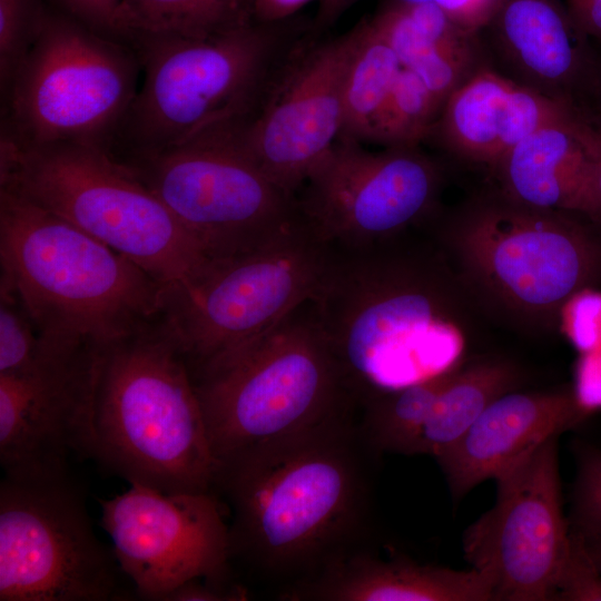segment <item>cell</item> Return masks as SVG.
Returning a JSON list of instances; mask_svg holds the SVG:
<instances>
[{"label": "cell", "instance_id": "cell-1", "mask_svg": "<svg viewBox=\"0 0 601 601\" xmlns=\"http://www.w3.org/2000/svg\"><path fill=\"white\" fill-rule=\"evenodd\" d=\"M355 410L219 462L231 565L279 584V598L366 544L376 453Z\"/></svg>", "mask_w": 601, "mask_h": 601}, {"label": "cell", "instance_id": "cell-2", "mask_svg": "<svg viewBox=\"0 0 601 601\" xmlns=\"http://www.w3.org/2000/svg\"><path fill=\"white\" fill-rule=\"evenodd\" d=\"M460 280L437 253L401 236L335 247L311 299L357 403L462 363Z\"/></svg>", "mask_w": 601, "mask_h": 601}, {"label": "cell", "instance_id": "cell-3", "mask_svg": "<svg viewBox=\"0 0 601 601\" xmlns=\"http://www.w3.org/2000/svg\"><path fill=\"white\" fill-rule=\"evenodd\" d=\"M90 456L130 484L214 491L219 463L187 358L161 314L101 346Z\"/></svg>", "mask_w": 601, "mask_h": 601}, {"label": "cell", "instance_id": "cell-4", "mask_svg": "<svg viewBox=\"0 0 601 601\" xmlns=\"http://www.w3.org/2000/svg\"><path fill=\"white\" fill-rule=\"evenodd\" d=\"M0 286L39 331L106 345L157 317L167 286L63 218L0 188Z\"/></svg>", "mask_w": 601, "mask_h": 601}, {"label": "cell", "instance_id": "cell-5", "mask_svg": "<svg viewBox=\"0 0 601 601\" xmlns=\"http://www.w3.org/2000/svg\"><path fill=\"white\" fill-rule=\"evenodd\" d=\"M597 225L499 191L467 204L441 228L440 239L483 304L525 327L553 329L573 295L601 284Z\"/></svg>", "mask_w": 601, "mask_h": 601}, {"label": "cell", "instance_id": "cell-6", "mask_svg": "<svg viewBox=\"0 0 601 601\" xmlns=\"http://www.w3.org/2000/svg\"><path fill=\"white\" fill-rule=\"evenodd\" d=\"M190 371L218 463L357 406L311 299Z\"/></svg>", "mask_w": 601, "mask_h": 601}, {"label": "cell", "instance_id": "cell-7", "mask_svg": "<svg viewBox=\"0 0 601 601\" xmlns=\"http://www.w3.org/2000/svg\"><path fill=\"white\" fill-rule=\"evenodd\" d=\"M0 188L71 223L167 287L194 278L211 260L165 204L100 148L0 140Z\"/></svg>", "mask_w": 601, "mask_h": 601}, {"label": "cell", "instance_id": "cell-8", "mask_svg": "<svg viewBox=\"0 0 601 601\" xmlns=\"http://www.w3.org/2000/svg\"><path fill=\"white\" fill-rule=\"evenodd\" d=\"M255 20L206 38L131 35L141 78L108 154L124 162L248 119L275 39Z\"/></svg>", "mask_w": 601, "mask_h": 601}, {"label": "cell", "instance_id": "cell-9", "mask_svg": "<svg viewBox=\"0 0 601 601\" xmlns=\"http://www.w3.org/2000/svg\"><path fill=\"white\" fill-rule=\"evenodd\" d=\"M139 78L129 43L47 0L40 32L1 95L0 140L20 147L80 144L109 152Z\"/></svg>", "mask_w": 601, "mask_h": 601}, {"label": "cell", "instance_id": "cell-10", "mask_svg": "<svg viewBox=\"0 0 601 601\" xmlns=\"http://www.w3.org/2000/svg\"><path fill=\"white\" fill-rule=\"evenodd\" d=\"M333 246L304 217L260 247L210 260L167 287L162 316L190 370L266 331L313 298Z\"/></svg>", "mask_w": 601, "mask_h": 601}, {"label": "cell", "instance_id": "cell-11", "mask_svg": "<svg viewBox=\"0 0 601 601\" xmlns=\"http://www.w3.org/2000/svg\"><path fill=\"white\" fill-rule=\"evenodd\" d=\"M238 124L119 161L165 204L211 260L256 249L302 217L298 199L246 154Z\"/></svg>", "mask_w": 601, "mask_h": 601}, {"label": "cell", "instance_id": "cell-12", "mask_svg": "<svg viewBox=\"0 0 601 601\" xmlns=\"http://www.w3.org/2000/svg\"><path fill=\"white\" fill-rule=\"evenodd\" d=\"M124 579L70 475L1 481L0 601L128 600Z\"/></svg>", "mask_w": 601, "mask_h": 601}, {"label": "cell", "instance_id": "cell-13", "mask_svg": "<svg viewBox=\"0 0 601 601\" xmlns=\"http://www.w3.org/2000/svg\"><path fill=\"white\" fill-rule=\"evenodd\" d=\"M42 333V332H41ZM42 333L31 364L0 374V464L4 477L40 482L69 476L75 456H90L100 348Z\"/></svg>", "mask_w": 601, "mask_h": 601}, {"label": "cell", "instance_id": "cell-14", "mask_svg": "<svg viewBox=\"0 0 601 601\" xmlns=\"http://www.w3.org/2000/svg\"><path fill=\"white\" fill-rule=\"evenodd\" d=\"M558 439L494 480V504L463 533L464 558L489 581L493 600H554L571 543Z\"/></svg>", "mask_w": 601, "mask_h": 601}, {"label": "cell", "instance_id": "cell-15", "mask_svg": "<svg viewBox=\"0 0 601 601\" xmlns=\"http://www.w3.org/2000/svg\"><path fill=\"white\" fill-rule=\"evenodd\" d=\"M99 504L102 528L138 599L165 601L190 580L233 584L229 528L214 491L165 493L134 483Z\"/></svg>", "mask_w": 601, "mask_h": 601}, {"label": "cell", "instance_id": "cell-16", "mask_svg": "<svg viewBox=\"0 0 601 601\" xmlns=\"http://www.w3.org/2000/svg\"><path fill=\"white\" fill-rule=\"evenodd\" d=\"M304 217L335 247H362L400 237L433 210L441 171L412 148L370 151L337 141L305 181Z\"/></svg>", "mask_w": 601, "mask_h": 601}, {"label": "cell", "instance_id": "cell-17", "mask_svg": "<svg viewBox=\"0 0 601 601\" xmlns=\"http://www.w3.org/2000/svg\"><path fill=\"white\" fill-rule=\"evenodd\" d=\"M354 41L353 29L315 48L258 115L237 125L246 154L292 195L341 137L343 80Z\"/></svg>", "mask_w": 601, "mask_h": 601}, {"label": "cell", "instance_id": "cell-18", "mask_svg": "<svg viewBox=\"0 0 601 601\" xmlns=\"http://www.w3.org/2000/svg\"><path fill=\"white\" fill-rule=\"evenodd\" d=\"M573 390L505 393L435 459L460 500L480 483L508 472L545 441L590 413Z\"/></svg>", "mask_w": 601, "mask_h": 601}, {"label": "cell", "instance_id": "cell-19", "mask_svg": "<svg viewBox=\"0 0 601 601\" xmlns=\"http://www.w3.org/2000/svg\"><path fill=\"white\" fill-rule=\"evenodd\" d=\"M486 28L512 79L593 114L582 99L598 69L561 0H502Z\"/></svg>", "mask_w": 601, "mask_h": 601}, {"label": "cell", "instance_id": "cell-20", "mask_svg": "<svg viewBox=\"0 0 601 601\" xmlns=\"http://www.w3.org/2000/svg\"><path fill=\"white\" fill-rule=\"evenodd\" d=\"M577 111L588 112L482 67L449 97L433 130L452 154L493 168L525 137Z\"/></svg>", "mask_w": 601, "mask_h": 601}, {"label": "cell", "instance_id": "cell-21", "mask_svg": "<svg viewBox=\"0 0 601 601\" xmlns=\"http://www.w3.org/2000/svg\"><path fill=\"white\" fill-rule=\"evenodd\" d=\"M597 118L577 111L521 140L493 167L500 193L530 207L582 215L588 184L601 158Z\"/></svg>", "mask_w": 601, "mask_h": 601}, {"label": "cell", "instance_id": "cell-22", "mask_svg": "<svg viewBox=\"0 0 601 601\" xmlns=\"http://www.w3.org/2000/svg\"><path fill=\"white\" fill-rule=\"evenodd\" d=\"M279 599L487 601L493 600V594L489 581L475 569L454 570L406 559L384 560L362 546Z\"/></svg>", "mask_w": 601, "mask_h": 601}, {"label": "cell", "instance_id": "cell-23", "mask_svg": "<svg viewBox=\"0 0 601 601\" xmlns=\"http://www.w3.org/2000/svg\"><path fill=\"white\" fill-rule=\"evenodd\" d=\"M520 382L519 370L505 359L490 358L462 365L439 394L416 454L435 459L456 442L492 402L516 390Z\"/></svg>", "mask_w": 601, "mask_h": 601}, {"label": "cell", "instance_id": "cell-24", "mask_svg": "<svg viewBox=\"0 0 601 601\" xmlns=\"http://www.w3.org/2000/svg\"><path fill=\"white\" fill-rule=\"evenodd\" d=\"M462 365L463 362L428 378L363 398L358 403V425L368 446L376 454L415 455L439 394Z\"/></svg>", "mask_w": 601, "mask_h": 601}, {"label": "cell", "instance_id": "cell-25", "mask_svg": "<svg viewBox=\"0 0 601 601\" xmlns=\"http://www.w3.org/2000/svg\"><path fill=\"white\" fill-rule=\"evenodd\" d=\"M252 0H120L118 38H206L253 21Z\"/></svg>", "mask_w": 601, "mask_h": 601}, {"label": "cell", "instance_id": "cell-26", "mask_svg": "<svg viewBox=\"0 0 601 601\" xmlns=\"http://www.w3.org/2000/svg\"><path fill=\"white\" fill-rule=\"evenodd\" d=\"M355 41L342 90V139L367 140L371 128L403 68L371 20L354 28Z\"/></svg>", "mask_w": 601, "mask_h": 601}, {"label": "cell", "instance_id": "cell-27", "mask_svg": "<svg viewBox=\"0 0 601 601\" xmlns=\"http://www.w3.org/2000/svg\"><path fill=\"white\" fill-rule=\"evenodd\" d=\"M403 68L431 51L477 37L433 0H390L371 19Z\"/></svg>", "mask_w": 601, "mask_h": 601}, {"label": "cell", "instance_id": "cell-28", "mask_svg": "<svg viewBox=\"0 0 601 601\" xmlns=\"http://www.w3.org/2000/svg\"><path fill=\"white\" fill-rule=\"evenodd\" d=\"M442 107L422 80L402 68L371 128L368 141L412 148L434 128Z\"/></svg>", "mask_w": 601, "mask_h": 601}, {"label": "cell", "instance_id": "cell-29", "mask_svg": "<svg viewBox=\"0 0 601 601\" xmlns=\"http://www.w3.org/2000/svg\"><path fill=\"white\" fill-rule=\"evenodd\" d=\"M47 0H0V89L3 95L36 41Z\"/></svg>", "mask_w": 601, "mask_h": 601}, {"label": "cell", "instance_id": "cell-30", "mask_svg": "<svg viewBox=\"0 0 601 601\" xmlns=\"http://www.w3.org/2000/svg\"><path fill=\"white\" fill-rule=\"evenodd\" d=\"M41 339V332L18 296L0 286V374H16L27 368Z\"/></svg>", "mask_w": 601, "mask_h": 601}, {"label": "cell", "instance_id": "cell-31", "mask_svg": "<svg viewBox=\"0 0 601 601\" xmlns=\"http://www.w3.org/2000/svg\"><path fill=\"white\" fill-rule=\"evenodd\" d=\"M577 456L574 531L587 540H601V450L579 445Z\"/></svg>", "mask_w": 601, "mask_h": 601}, {"label": "cell", "instance_id": "cell-32", "mask_svg": "<svg viewBox=\"0 0 601 601\" xmlns=\"http://www.w3.org/2000/svg\"><path fill=\"white\" fill-rule=\"evenodd\" d=\"M554 600L601 601V570L584 538L571 531L569 554L560 574Z\"/></svg>", "mask_w": 601, "mask_h": 601}, {"label": "cell", "instance_id": "cell-33", "mask_svg": "<svg viewBox=\"0 0 601 601\" xmlns=\"http://www.w3.org/2000/svg\"><path fill=\"white\" fill-rule=\"evenodd\" d=\"M559 327L581 352L601 347V292L585 288L563 306Z\"/></svg>", "mask_w": 601, "mask_h": 601}, {"label": "cell", "instance_id": "cell-34", "mask_svg": "<svg viewBox=\"0 0 601 601\" xmlns=\"http://www.w3.org/2000/svg\"><path fill=\"white\" fill-rule=\"evenodd\" d=\"M92 30L118 38L116 18L120 0H53Z\"/></svg>", "mask_w": 601, "mask_h": 601}, {"label": "cell", "instance_id": "cell-35", "mask_svg": "<svg viewBox=\"0 0 601 601\" xmlns=\"http://www.w3.org/2000/svg\"><path fill=\"white\" fill-rule=\"evenodd\" d=\"M247 591L238 584H220L206 580H190L170 592L165 601H239Z\"/></svg>", "mask_w": 601, "mask_h": 601}, {"label": "cell", "instance_id": "cell-36", "mask_svg": "<svg viewBox=\"0 0 601 601\" xmlns=\"http://www.w3.org/2000/svg\"><path fill=\"white\" fill-rule=\"evenodd\" d=\"M463 28L479 32L486 28L502 0H433Z\"/></svg>", "mask_w": 601, "mask_h": 601}, {"label": "cell", "instance_id": "cell-37", "mask_svg": "<svg viewBox=\"0 0 601 601\" xmlns=\"http://www.w3.org/2000/svg\"><path fill=\"white\" fill-rule=\"evenodd\" d=\"M581 354L573 391L580 403L592 411L601 405V347Z\"/></svg>", "mask_w": 601, "mask_h": 601}, {"label": "cell", "instance_id": "cell-38", "mask_svg": "<svg viewBox=\"0 0 601 601\" xmlns=\"http://www.w3.org/2000/svg\"><path fill=\"white\" fill-rule=\"evenodd\" d=\"M565 6L587 37L601 40V0H565Z\"/></svg>", "mask_w": 601, "mask_h": 601}, {"label": "cell", "instance_id": "cell-39", "mask_svg": "<svg viewBox=\"0 0 601 601\" xmlns=\"http://www.w3.org/2000/svg\"><path fill=\"white\" fill-rule=\"evenodd\" d=\"M313 0H252L255 21L272 24L282 21Z\"/></svg>", "mask_w": 601, "mask_h": 601}, {"label": "cell", "instance_id": "cell-40", "mask_svg": "<svg viewBox=\"0 0 601 601\" xmlns=\"http://www.w3.org/2000/svg\"><path fill=\"white\" fill-rule=\"evenodd\" d=\"M359 0H318L316 24L327 27L333 24L347 9Z\"/></svg>", "mask_w": 601, "mask_h": 601}, {"label": "cell", "instance_id": "cell-41", "mask_svg": "<svg viewBox=\"0 0 601 601\" xmlns=\"http://www.w3.org/2000/svg\"><path fill=\"white\" fill-rule=\"evenodd\" d=\"M587 548L601 570V540H587L584 539Z\"/></svg>", "mask_w": 601, "mask_h": 601}]
</instances>
